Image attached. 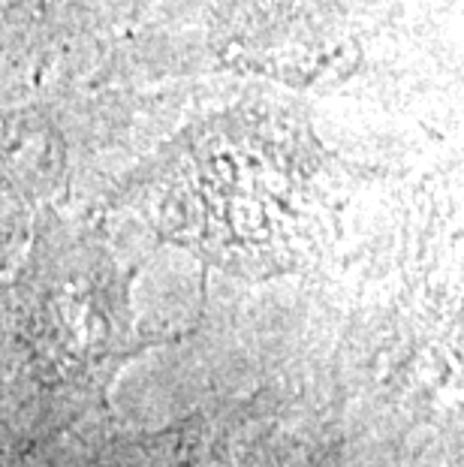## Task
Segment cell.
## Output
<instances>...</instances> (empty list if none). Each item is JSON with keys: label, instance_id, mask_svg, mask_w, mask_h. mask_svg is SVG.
<instances>
[{"label": "cell", "instance_id": "6da1fadb", "mask_svg": "<svg viewBox=\"0 0 464 467\" xmlns=\"http://www.w3.org/2000/svg\"><path fill=\"white\" fill-rule=\"evenodd\" d=\"M9 9H22V13H48L55 6H67V0H0Z\"/></svg>", "mask_w": 464, "mask_h": 467}]
</instances>
